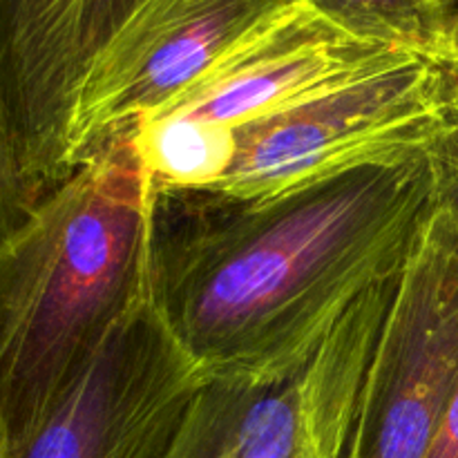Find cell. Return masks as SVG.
<instances>
[{
  "label": "cell",
  "instance_id": "cell-14",
  "mask_svg": "<svg viewBox=\"0 0 458 458\" xmlns=\"http://www.w3.org/2000/svg\"><path fill=\"white\" fill-rule=\"evenodd\" d=\"M438 13V30H441V56L438 65L443 67L450 83V101L458 106V0H434Z\"/></svg>",
  "mask_w": 458,
  "mask_h": 458
},
{
  "label": "cell",
  "instance_id": "cell-12",
  "mask_svg": "<svg viewBox=\"0 0 458 458\" xmlns=\"http://www.w3.org/2000/svg\"><path fill=\"white\" fill-rule=\"evenodd\" d=\"M425 161L432 183L429 213L458 259V106L450 103L445 121L425 152Z\"/></svg>",
  "mask_w": 458,
  "mask_h": 458
},
{
  "label": "cell",
  "instance_id": "cell-9",
  "mask_svg": "<svg viewBox=\"0 0 458 458\" xmlns=\"http://www.w3.org/2000/svg\"><path fill=\"white\" fill-rule=\"evenodd\" d=\"M70 4L72 0H0V114L22 170L43 195L70 177Z\"/></svg>",
  "mask_w": 458,
  "mask_h": 458
},
{
  "label": "cell",
  "instance_id": "cell-13",
  "mask_svg": "<svg viewBox=\"0 0 458 458\" xmlns=\"http://www.w3.org/2000/svg\"><path fill=\"white\" fill-rule=\"evenodd\" d=\"M40 201L43 192L22 170L0 114V249L30 222Z\"/></svg>",
  "mask_w": 458,
  "mask_h": 458
},
{
  "label": "cell",
  "instance_id": "cell-11",
  "mask_svg": "<svg viewBox=\"0 0 458 458\" xmlns=\"http://www.w3.org/2000/svg\"><path fill=\"white\" fill-rule=\"evenodd\" d=\"M143 3L146 0H72L67 16V67L74 83V98L97 54Z\"/></svg>",
  "mask_w": 458,
  "mask_h": 458
},
{
  "label": "cell",
  "instance_id": "cell-1",
  "mask_svg": "<svg viewBox=\"0 0 458 458\" xmlns=\"http://www.w3.org/2000/svg\"><path fill=\"white\" fill-rule=\"evenodd\" d=\"M429 204L425 159L264 201L159 192L155 300L208 380L286 374L360 295L403 271Z\"/></svg>",
  "mask_w": 458,
  "mask_h": 458
},
{
  "label": "cell",
  "instance_id": "cell-15",
  "mask_svg": "<svg viewBox=\"0 0 458 458\" xmlns=\"http://www.w3.org/2000/svg\"><path fill=\"white\" fill-rule=\"evenodd\" d=\"M428 458H458V383L447 403Z\"/></svg>",
  "mask_w": 458,
  "mask_h": 458
},
{
  "label": "cell",
  "instance_id": "cell-7",
  "mask_svg": "<svg viewBox=\"0 0 458 458\" xmlns=\"http://www.w3.org/2000/svg\"><path fill=\"white\" fill-rule=\"evenodd\" d=\"M206 383L152 289L112 327L9 458H159Z\"/></svg>",
  "mask_w": 458,
  "mask_h": 458
},
{
  "label": "cell",
  "instance_id": "cell-8",
  "mask_svg": "<svg viewBox=\"0 0 458 458\" xmlns=\"http://www.w3.org/2000/svg\"><path fill=\"white\" fill-rule=\"evenodd\" d=\"M298 0H146L97 54L67 130V173L132 141L143 121Z\"/></svg>",
  "mask_w": 458,
  "mask_h": 458
},
{
  "label": "cell",
  "instance_id": "cell-16",
  "mask_svg": "<svg viewBox=\"0 0 458 458\" xmlns=\"http://www.w3.org/2000/svg\"><path fill=\"white\" fill-rule=\"evenodd\" d=\"M0 458H9V443H7V437H4L3 428H0Z\"/></svg>",
  "mask_w": 458,
  "mask_h": 458
},
{
  "label": "cell",
  "instance_id": "cell-5",
  "mask_svg": "<svg viewBox=\"0 0 458 458\" xmlns=\"http://www.w3.org/2000/svg\"><path fill=\"white\" fill-rule=\"evenodd\" d=\"M396 277L335 322L309 360L271 378H210L159 458H343Z\"/></svg>",
  "mask_w": 458,
  "mask_h": 458
},
{
  "label": "cell",
  "instance_id": "cell-2",
  "mask_svg": "<svg viewBox=\"0 0 458 458\" xmlns=\"http://www.w3.org/2000/svg\"><path fill=\"white\" fill-rule=\"evenodd\" d=\"M159 191L132 143L76 168L0 249V428L36 432L112 327L152 293Z\"/></svg>",
  "mask_w": 458,
  "mask_h": 458
},
{
  "label": "cell",
  "instance_id": "cell-4",
  "mask_svg": "<svg viewBox=\"0 0 458 458\" xmlns=\"http://www.w3.org/2000/svg\"><path fill=\"white\" fill-rule=\"evenodd\" d=\"M450 103L438 63L398 54L242 130L231 173L210 192L276 199L369 165L425 159Z\"/></svg>",
  "mask_w": 458,
  "mask_h": 458
},
{
  "label": "cell",
  "instance_id": "cell-6",
  "mask_svg": "<svg viewBox=\"0 0 458 458\" xmlns=\"http://www.w3.org/2000/svg\"><path fill=\"white\" fill-rule=\"evenodd\" d=\"M458 383V259L432 213L398 273L343 458H428Z\"/></svg>",
  "mask_w": 458,
  "mask_h": 458
},
{
  "label": "cell",
  "instance_id": "cell-3",
  "mask_svg": "<svg viewBox=\"0 0 458 458\" xmlns=\"http://www.w3.org/2000/svg\"><path fill=\"white\" fill-rule=\"evenodd\" d=\"M398 54L407 52L362 43L298 0L143 121L130 143L159 192H210L231 173L242 130Z\"/></svg>",
  "mask_w": 458,
  "mask_h": 458
},
{
  "label": "cell",
  "instance_id": "cell-10",
  "mask_svg": "<svg viewBox=\"0 0 458 458\" xmlns=\"http://www.w3.org/2000/svg\"><path fill=\"white\" fill-rule=\"evenodd\" d=\"M344 34L438 63L441 30L434 0H302Z\"/></svg>",
  "mask_w": 458,
  "mask_h": 458
}]
</instances>
